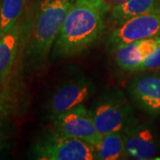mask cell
Returning <instances> with one entry per match:
<instances>
[{
	"instance_id": "6da1fadb",
	"label": "cell",
	"mask_w": 160,
	"mask_h": 160,
	"mask_svg": "<svg viewBox=\"0 0 160 160\" xmlns=\"http://www.w3.org/2000/svg\"><path fill=\"white\" fill-rule=\"evenodd\" d=\"M111 7L104 0H75L53 46V55L69 57L85 52L102 35Z\"/></svg>"
},
{
	"instance_id": "7a4b0ae2",
	"label": "cell",
	"mask_w": 160,
	"mask_h": 160,
	"mask_svg": "<svg viewBox=\"0 0 160 160\" xmlns=\"http://www.w3.org/2000/svg\"><path fill=\"white\" fill-rule=\"evenodd\" d=\"M75 0H42L29 12L28 41L23 55L24 71L37 73L44 67Z\"/></svg>"
},
{
	"instance_id": "3957f363",
	"label": "cell",
	"mask_w": 160,
	"mask_h": 160,
	"mask_svg": "<svg viewBox=\"0 0 160 160\" xmlns=\"http://www.w3.org/2000/svg\"><path fill=\"white\" fill-rule=\"evenodd\" d=\"M31 155L41 160H92L95 149L82 140L54 130L34 143Z\"/></svg>"
},
{
	"instance_id": "277c9868",
	"label": "cell",
	"mask_w": 160,
	"mask_h": 160,
	"mask_svg": "<svg viewBox=\"0 0 160 160\" xmlns=\"http://www.w3.org/2000/svg\"><path fill=\"white\" fill-rule=\"evenodd\" d=\"M91 111L96 128L102 135L124 131L135 122L131 105L120 92L100 98Z\"/></svg>"
},
{
	"instance_id": "5b68a950",
	"label": "cell",
	"mask_w": 160,
	"mask_h": 160,
	"mask_svg": "<svg viewBox=\"0 0 160 160\" xmlns=\"http://www.w3.org/2000/svg\"><path fill=\"white\" fill-rule=\"evenodd\" d=\"M160 36V6L138 15L115 28L109 34L107 46L110 52L132 42Z\"/></svg>"
},
{
	"instance_id": "8992f818",
	"label": "cell",
	"mask_w": 160,
	"mask_h": 160,
	"mask_svg": "<svg viewBox=\"0 0 160 160\" xmlns=\"http://www.w3.org/2000/svg\"><path fill=\"white\" fill-rule=\"evenodd\" d=\"M53 124L55 130L82 140L93 147L102 137L94 124L92 111L83 104L58 116L53 119Z\"/></svg>"
},
{
	"instance_id": "52a82bcc",
	"label": "cell",
	"mask_w": 160,
	"mask_h": 160,
	"mask_svg": "<svg viewBox=\"0 0 160 160\" xmlns=\"http://www.w3.org/2000/svg\"><path fill=\"white\" fill-rule=\"evenodd\" d=\"M94 91L92 81L86 78L70 80L60 86L48 102V114L53 120L58 116L82 105Z\"/></svg>"
},
{
	"instance_id": "ba28073f",
	"label": "cell",
	"mask_w": 160,
	"mask_h": 160,
	"mask_svg": "<svg viewBox=\"0 0 160 160\" xmlns=\"http://www.w3.org/2000/svg\"><path fill=\"white\" fill-rule=\"evenodd\" d=\"M122 132L125 158L150 159L159 149V143L154 131L145 124H138L135 121Z\"/></svg>"
},
{
	"instance_id": "9c48e42d",
	"label": "cell",
	"mask_w": 160,
	"mask_h": 160,
	"mask_svg": "<svg viewBox=\"0 0 160 160\" xmlns=\"http://www.w3.org/2000/svg\"><path fill=\"white\" fill-rule=\"evenodd\" d=\"M128 91L133 102L143 111L160 113V76L142 75L132 80Z\"/></svg>"
},
{
	"instance_id": "30bf717a",
	"label": "cell",
	"mask_w": 160,
	"mask_h": 160,
	"mask_svg": "<svg viewBox=\"0 0 160 160\" xmlns=\"http://www.w3.org/2000/svg\"><path fill=\"white\" fill-rule=\"evenodd\" d=\"M159 37L138 40L120 46L114 51L117 65L123 70L136 71L141 63L156 49Z\"/></svg>"
},
{
	"instance_id": "8fae6325",
	"label": "cell",
	"mask_w": 160,
	"mask_h": 160,
	"mask_svg": "<svg viewBox=\"0 0 160 160\" xmlns=\"http://www.w3.org/2000/svg\"><path fill=\"white\" fill-rule=\"evenodd\" d=\"M21 23L20 19L0 36V82L5 81L12 73L21 48Z\"/></svg>"
},
{
	"instance_id": "7c38bea8",
	"label": "cell",
	"mask_w": 160,
	"mask_h": 160,
	"mask_svg": "<svg viewBox=\"0 0 160 160\" xmlns=\"http://www.w3.org/2000/svg\"><path fill=\"white\" fill-rule=\"evenodd\" d=\"M22 86L14 73L0 82V126L9 124L12 118L22 109Z\"/></svg>"
},
{
	"instance_id": "4fadbf2b",
	"label": "cell",
	"mask_w": 160,
	"mask_h": 160,
	"mask_svg": "<svg viewBox=\"0 0 160 160\" xmlns=\"http://www.w3.org/2000/svg\"><path fill=\"white\" fill-rule=\"evenodd\" d=\"M159 6V0H127L110 9L107 23L117 28L132 18L149 12Z\"/></svg>"
},
{
	"instance_id": "5bb4252c",
	"label": "cell",
	"mask_w": 160,
	"mask_h": 160,
	"mask_svg": "<svg viewBox=\"0 0 160 160\" xmlns=\"http://www.w3.org/2000/svg\"><path fill=\"white\" fill-rule=\"evenodd\" d=\"M95 149V159L118 160L125 158L122 132H113L102 135Z\"/></svg>"
},
{
	"instance_id": "9a60e30c",
	"label": "cell",
	"mask_w": 160,
	"mask_h": 160,
	"mask_svg": "<svg viewBox=\"0 0 160 160\" xmlns=\"http://www.w3.org/2000/svg\"><path fill=\"white\" fill-rule=\"evenodd\" d=\"M28 0H1L0 36L11 28L22 17Z\"/></svg>"
},
{
	"instance_id": "2e32d148",
	"label": "cell",
	"mask_w": 160,
	"mask_h": 160,
	"mask_svg": "<svg viewBox=\"0 0 160 160\" xmlns=\"http://www.w3.org/2000/svg\"><path fill=\"white\" fill-rule=\"evenodd\" d=\"M160 69V37L158 44L154 51L146 58L141 65L138 67L136 71L144 70H157Z\"/></svg>"
},
{
	"instance_id": "e0dca14e",
	"label": "cell",
	"mask_w": 160,
	"mask_h": 160,
	"mask_svg": "<svg viewBox=\"0 0 160 160\" xmlns=\"http://www.w3.org/2000/svg\"><path fill=\"white\" fill-rule=\"evenodd\" d=\"M11 134V127H10L9 124L0 126V152L10 148Z\"/></svg>"
},
{
	"instance_id": "ac0fdd59",
	"label": "cell",
	"mask_w": 160,
	"mask_h": 160,
	"mask_svg": "<svg viewBox=\"0 0 160 160\" xmlns=\"http://www.w3.org/2000/svg\"><path fill=\"white\" fill-rule=\"evenodd\" d=\"M104 1L112 8L113 6H117V5H119V4H122V3L126 2L127 0H104Z\"/></svg>"
},
{
	"instance_id": "d6986e66",
	"label": "cell",
	"mask_w": 160,
	"mask_h": 160,
	"mask_svg": "<svg viewBox=\"0 0 160 160\" xmlns=\"http://www.w3.org/2000/svg\"><path fill=\"white\" fill-rule=\"evenodd\" d=\"M0 2H1V0H0Z\"/></svg>"
}]
</instances>
